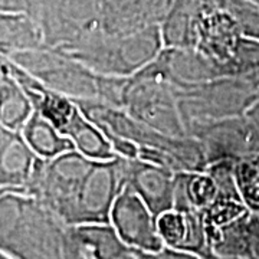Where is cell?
Masks as SVG:
<instances>
[{"instance_id": "obj_1", "label": "cell", "mask_w": 259, "mask_h": 259, "mask_svg": "<svg viewBox=\"0 0 259 259\" xmlns=\"http://www.w3.org/2000/svg\"><path fill=\"white\" fill-rule=\"evenodd\" d=\"M66 231L32 194L0 190V252L8 259H65Z\"/></svg>"}, {"instance_id": "obj_2", "label": "cell", "mask_w": 259, "mask_h": 259, "mask_svg": "<svg viewBox=\"0 0 259 259\" xmlns=\"http://www.w3.org/2000/svg\"><path fill=\"white\" fill-rule=\"evenodd\" d=\"M83 115L104 133L128 140L139 148L141 160H147L173 171H202L207 160L200 141L190 136H168L130 115L121 107L100 101H74Z\"/></svg>"}, {"instance_id": "obj_3", "label": "cell", "mask_w": 259, "mask_h": 259, "mask_svg": "<svg viewBox=\"0 0 259 259\" xmlns=\"http://www.w3.org/2000/svg\"><path fill=\"white\" fill-rule=\"evenodd\" d=\"M8 58L39 82L72 101H100L122 108L128 78L97 74L61 49L48 45L13 52Z\"/></svg>"}, {"instance_id": "obj_4", "label": "cell", "mask_w": 259, "mask_h": 259, "mask_svg": "<svg viewBox=\"0 0 259 259\" xmlns=\"http://www.w3.org/2000/svg\"><path fill=\"white\" fill-rule=\"evenodd\" d=\"M163 47L160 25H151L128 33H110L97 29L56 48L97 74L130 78L153 62Z\"/></svg>"}, {"instance_id": "obj_5", "label": "cell", "mask_w": 259, "mask_h": 259, "mask_svg": "<svg viewBox=\"0 0 259 259\" xmlns=\"http://www.w3.org/2000/svg\"><path fill=\"white\" fill-rule=\"evenodd\" d=\"M259 90L238 76H219L177 94V107L187 136L199 125L245 115Z\"/></svg>"}, {"instance_id": "obj_6", "label": "cell", "mask_w": 259, "mask_h": 259, "mask_svg": "<svg viewBox=\"0 0 259 259\" xmlns=\"http://www.w3.org/2000/svg\"><path fill=\"white\" fill-rule=\"evenodd\" d=\"M122 108L134 118L164 134L187 136L177 107L176 93L153 62L127 79Z\"/></svg>"}, {"instance_id": "obj_7", "label": "cell", "mask_w": 259, "mask_h": 259, "mask_svg": "<svg viewBox=\"0 0 259 259\" xmlns=\"http://www.w3.org/2000/svg\"><path fill=\"white\" fill-rule=\"evenodd\" d=\"M104 0H32L36 20L48 47H62L101 29Z\"/></svg>"}, {"instance_id": "obj_8", "label": "cell", "mask_w": 259, "mask_h": 259, "mask_svg": "<svg viewBox=\"0 0 259 259\" xmlns=\"http://www.w3.org/2000/svg\"><path fill=\"white\" fill-rule=\"evenodd\" d=\"M125 187V157L95 160L75 200L71 225L110 222L112 204Z\"/></svg>"}, {"instance_id": "obj_9", "label": "cell", "mask_w": 259, "mask_h": 259, "mask_svg": "<svg viewBox=\"0 0 259 259\" xmlns=\"http://www.w3.org/2000/svg\"><path fill=\"white\" fill-rule=\"evenodd\" d=\"M110 222L122 241L139 250V259H150L164 246L156 216L128 186L121 190L112 204Z\"/></svg>"}, {"instance_id": "obj_10", "label": "cell", "mask_w": 259, "mask_h": 259, "mask_svg": "<svg viewBox=\"0 0 259 259\" xmlns=\"http://www.w3.org/2000/svg\"><path fill=\"white\" fill-rule=\"evenodd\" d=\"M200 141L207 166L219 160H239L259 153V130L245 115L212 121L190 134Z\"/></svg>"}, {"instance_id": "obj_11", "label": "cell", "mask_w": 259, "mask_h": 259, "mask_svg": "<svg viewBox=\"0 0 259 259\" xmlns=\"http://www.w3.org/2000/svg\"><path fill=\"white\" fill-rule=\"evenodd\" d=\"M65 259H139V250L121 239L111 222L68 225Z\"/></svg>"}, {"instance_id": "obj_12", "label": "cell", "mask_w": 259, "mask_h": 259, "mask_svg": "<svg viewBox=\"0 0 259 259\" xmlns=\"http://www.w3.org/2000/svg\"><path fill=\"white\" fill-rule=\"evenodd\" d=\"M242 39V32L229 13L221 9L213 0L203 12L197 26L196 49L212 59L231 76V66Z\"/></svg>"}, {"instance_id": "obj_13", "label": "cell", "mask_w": 259, "mask_h": 259, "mask_svg": "<svg viewBox=\"0 0 259 259\" xmlns=\"http://www.w3.org/2000/svg\"><path fill=\"white\" fill-rule=\"evenodd\" d=\"M158 72L170 83L176 95L180 91L225 75L223 69L196 48L163 47L153 61Z\"/></svg>"}, {"instance_id": "obj_14", "label": "cell", "mask_w": 259, "mask_h": 259, "mask_svg": "<svg viewBox=\"0 0 259 259\" xmlns=\"http://www.w3.org/2000/svg\"><path fill=\"white\" fill-rule=\"evenodd\" d=\"M157 229L167 246L197 259H214L202 209H170L157 216Z\"/></svg>"}, {"instance_id": "obj_15", "label": "cell", "mask_w": 259, "mask_h": 259, "mask_svg": "<svg viewBox=\"0 0 259 259\" xmlns=\"http://www.w3.org/2000/svg\"><path fill=\"white\" fill-rule=\"evenodd\" d=\"M175 177L176 171L167 167L139 157H125V186L139 194L156 219L173 209Z\"/></svg>"}, {"instance_id": "obj_16", "label": "cell", "mask_w": 259, "mask_h": 259, "mask_svg": "<svg viewBox=\"0 0 259 259\" xmlns=\"http://www.w3.org/2000/svg\"><path fill=\"white\" fill-rule=\"evenodd\" d=\"M171 0H104L101 29L128 33L151 25H161Z\"/></svg>"}, {"instance_id": "obj_17", "label": "cell", "mask_w": 259, "mask_h": 259, "mask_svg": "<svg viewBox=\"0 0 259 259\" xmlns=\"http://www.w3.org/2000/svg\"><path fill=\"white\" fill-rule=\"evenodd\" d=\"M37 158L20 130L0 124V190L23 192Z\"/></svg>"}, {"instance_id": "obj_18", "label": "cell", "mask_w": 259, "mask_h": 259, "mask_svg": "<svg viewBox=\"0 0 259 259\" xmlns=\"http://www.w3.org/2000/svg\"><path fill=\"white\" fill-rule=\"evenodd\" d=\"M214 259L259 258V213L246 210L209 238Z\"/></svg>"}, {"instance_id": "obj_19", "label": "cell", "mask_w": 259, "mask_h": 259, "mask_svg": "<svg viewBox=\"0 0 259 259\" xmlns=\"http://www.w3.org/2000/svg\"><path fill=\"white\" fill-rule=\"evenodd\" d=\"M42 45V30L29 13L0 12V55L9 56Z\"/></svg>"}, {"instance_id": "obj_20", "label": "cell", "mask_w": 259, "mask_h": 259, "mask_svg": "<svg viewBox=\"0 0 259 259\" xmlns=\"http://www.w3.org/2000/svg\"><path fill=\"white\" fill-rule=\"evenodd\" d=\"M62 134L72 140L79 153L93 160H110L117 156L104 131L88 120L79 108L75 110Z\"/></svg>"}, {"instance_id": "obj_21", "label": "cell", "mask_w": 259, "mask_h": 259, "mask_svg": "<svg viewBox=\"0 0 259 259\" xmlns=\"http://www.w3.org/2000/svg\"><path fill=\"white\" fill-rule=\"evenodd\" d=\"M20 131L37 157L52 158L75 148L72 140L59 133L52 122L35 110Z\"/></svg>"}, {"instance_id": "obj_22", "label": "cell", "mask_w": 259, "mask_h": 259, "mask_svg": "<svg viewBox=\"0 0 259 259\" xmlns=\"http://www.w3.org/2000/svg\"><path fill=\"white\" fill-rule=\"evenodd\" d=\"M33 105L23 87L8 69L0 79V124L12 130H22L32 115Z\"/></svg>"}, {"instance_id": "obj_23", "label": "cell", "mask_w": 259, "mask_h": 259, "mask_svg": "<svg viewBox=\"0 0 259 259\" xmlns=\"http://www.w3.org/2000/svg\"><path fill=\"white\" fill-rule=\"evenodd\" d=\"M233 175L246 207L259 213V153L236 160Z\"/></svg>"}, {"instance_id": "obj_24", "label": "cell", "mask_w": 259, "mask_h": 259, "mask_svg": "<svg viewBox=\"0 0 259 259\" xmlns=\"http://www.w3.org/2000/svg\"><path fill=\"white\" fill-rule=\"evenodd\" d=\"M231 15L242 32V36L259 40V6L252 0H213Z\"/></svg>"}, {"instance_id": "obj_25", "label": "cell", "mask_w": 259, "mask_h": 259, "mask_svg": "<svg viewBox=\"0 0 259 259\" xmlns=\"http://www.w3.org/2000/svg\"><path fill=\"white\" fill-rule=\"evenodd\" d=\"M231 76H238L259 90V40L242 36L231 66Z\"/></svg>"}, {"instance_id": "obj_26", "label": "cell", "mask_w": 259, "mask_h": 259, "mask_svg": "<svg viewBox=\"0 0 259 259\" xmlns=\"http://www.w3.org/2000/svg\"><path fill=\"white\" fill-rule=\"evenodd\" d=\"M0 12H30V0H0Z\"/></svg>"}, {"instance_id": "obj_27", "label": "cell", "mask_w": 259, "mask_h": 259, "mask_svg": "<svg viewBox=\"0 0 259 259\" xmlns=\"http://www.w3.org/2000/svg\"><path fill=\"white\" fill-rule=\"evenodd\" d=\"M245 117L248 118V120L259 130V97L255 100V101L252 102V105H250L249 108L246 110L245 112Z\"/></svg>"}, {"instance_id": "obj_28", "label": "cell", "mask_w": 259, "mask_h": 259, "mask_svg": "<svg viewBox=\"0 0 259 259\" xmlns=\"http://www.w3.org/2000/svg\"><path fill=\"white\" fill-rule=\"evenodd\" d=\"M6 69H8V56L3 59V62L0 64V79H2V76H3V74L6 72Z\"/></svg>"}, {"instance_id": "obj_29", "label": "cell", "mask_w": 259, "mask_h": 259, "mask_svg": "<svg viewBox=\"0 0 259 259\" xmlns=\"http://www.w3.org/2000/svg\"><path fill=\"white\" fill-rule=\"evenodd\" d=\"M5 58H6V56H5V55H0V64L3 62V59H5Z\"/></svg>"}, {"instance_id": "obj_30", "label": "cell", "mask_w": 259, "mask_h": 259, "mask_svg": "<svg viewBox=\"0 0 259 259\" xmlns=\"http://www.w3.org/2000/svg\"><path fill=\"white\" fill-rule=\"evenodd\" d=\"M0 259H8V258H6V256H5V255H3V253L0 252Z\"/></svg>"}]
</instances>
